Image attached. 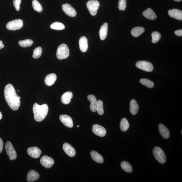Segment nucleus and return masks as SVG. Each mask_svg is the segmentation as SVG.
I'll return each instance as SVG.
<instances>
[{
    "label": "nucleus",
    "mask_w": 182,
    "mask_h": 182,
    "mask_svg": "<svg viewBox=\"0 0 182 182\" xmlns=\"http://www.w3.org/2000/svg\"><path fill=\"white\" fill-rule=\"evenodd\" d=\"M39 178V174L37 172L31 170L28 173L27 180L28 182H33L38 180Z\"/></svg>",
    "instance_id": "a211bd4d"
},
{
    "label": "nucleus",
    "mask_w": 182,
    "mask_h": 182,
    "mask_svg": "<svg viewBox=\"0 0 182 182\" xmlns=\"http://www.w3.org/2000/svg\"><path fill=\"white\" fill-rule=\"evenodd\" d=\"M4 146V143L3 141H2V139L0 138V153H1L2 152V150H3Z\"/></svg>",
    "instance_id": "58836bf2"
},
{
    "label": "nucleus",
    "mask_w": 182,
    "mask_h": 182,
    "mask_svg": "<svg viewBox=\"0 0 182 182\" xmlns=\"http://www.w3.org/2000/svg\"><path fill=\"white\" fill-rule=\"evenodd\" d=\"M140 82L141 84L148 88H152L154 86V83L147 79H141L140 80Z\"/></svg>",
    "instance_id": "c756f323"
},
{
    "label": "nucleus",
    "mask_w": 182,
    "mask_h": 182,
    "mask_svg": "<svg viewBox=\"0 0 182 182\" xmlns=\"http://www.w3.org/2000/svg\"><path fill=\"white\" fill-rule=\"evenodd\" d=\"M127 7L126 0H119L118 8L119 10L124 11Z\"/></svg>",
    "instance_id": "c9c22d12"
},
{
    "label": "nucleus",
    "mask_w": 182,
    "mask_h": 182,
    "mask_svg": "<svg viewBox=\"0 0 182 182\" xmlns=\"http://www.w3.org/2000/svg\"><path fill=\"white\" fill-rule=\"evenodd\" d=\"M73 94L71 92H67L61 96V101L62 103L65 105L68 104L71 102L73 98Z\"/></svg>",
    "instance_id": "6ab92c4d"
},
{
    "label": "nucleus",
    "mask_w": 182,
    "mask_h": 182,
    "mask_svg": "<svg viewBox=\"0 0 182 182\" xmlns=\"http://www.w3.org/2000/svg\"><path fill=\"white\" fill-rule=\"evenodd\" d=\"M56 79L57 76L55 74L52 73L49 74L45 78V84L48 86H50L54 84Z\"/></svg>",
    "instance_id": "4be33fe9"
},
{
    "label": "nucleus",
    "mask_w": 182,
    "mask_h": 182,
    "mask_svg": "<svg viewBox=\"0 0 182 182\" xmlns=\"http://www.w3.org/2000/svg\"><path fill=\"white\" fill-rule=\"evenodd\" d=\"M60 120L64 125L67 127L72 128L73 126L72 118L67 115H61L59 116Z\"/></svg>",
    "instance_id": "f8f14e48"
},
{
    "label": "nucleus",
    "mask_w": 182,
    "mask_h": 182,
    "mask_svg": "<svg viewBox=\"0 0 182 182\" xmlns=\"http://www.w3.org/2000/svg\"><path fill=\"white\" fill-rule=\"evenodd\" d=\"M152 42L153 43L158 42L161 38L160 33L157 32H153L152 34Z\"/></svg>",
    "instance_id": "f704fd0d"
},
{
    "label": "nucleus",
    "mask_w": 182,
    "mask_h": 182,
    "mask_svg": "<svg viewBox=\"0 0 182 182\" xmlns=\"http://www.w3.org/2000/svg\"><path fill=\"white\" fill-rule=\"evenodd\" d=\"M50 27L51 29L58 30H63L65 28L64 24L58 22L52 23L50 25Z\"/></svg>",
    "instance_id": "7c9ffc66"
},
{
    "label": "nucleus",
    "mask_w": 182,
    "mask_h": 182,
    "mask_svg": "<svg viewBox=\"0 0 182 182\" xmlns=\"http://www.w3.org/2000/svg\"><path fill=\"white\" fill-rule=\"evenodd\" d=\"M4 95L5 100L10 107L13 110H17L20 105L21 98L17 93L13 85L7 84L5 87Z\"/></svg>",
    "instance_id": "f257e3e1"
},
{
    "label": "nucleus",
    "mask_w": 182,
    "mask_h": 182,
    "mask_svg": "<svg viewBox=\"0 0 182 182\" xmlns=\"http://www.w3.org/2000/svg\"><path fill=\"white\" fill-rule=\"evenodd\" d=\"M62 9L64 12L70 17H74L76 15V12L75 9L69 4L62 5Z\"/></svg>",
    "instance_id": "9b49d317"
},
{
    "label": "nucleus",
    "mask_w": 182,
    "mask_h": 182,
    "mask_svg": "<svg viewBox=\"0 0 182 182\" xmlns=\"http://www.w3.org/2000/svg\"><path fill=\"white\" fill-rule=\"evenodd\" d=\"M87 99L90 102V110L93 112H95L96 111L95 109V106L97 103V98L95 96L93 95H88Z\"/></svg>",
    "instance_id": "b1692460"
},
{
    "label": "nucleus",
    "mask_w": 182,
    "mask_h": 182,
    "mask_svg": "<svg viewBox=\"0 0 182 182\" xmlns=\"http://www.w3.org/2000/svg\"><path fill=\"white\" fill-rule=\"evenodd\" d=\"M69 54L68 47L66 44H62L58 47L57 49L56 56L58 59L62 60L68 58Z\"/></svg>",
    "instance_id": "7ed1b4c3"
},
{
    "label": "nucleus",
    "mask_w": 182,
    "mask_h": 182,
    "mask_svg": "<svg viewBox=\"0 0 182 182\" xmlns=\"http://www.w3.org/2000/svg\"><path fill=\"white\" fill-rule=\"evenodd\" d=\"M108 24L105 23L101 27L99 32V36L101 39L104 40L105 39L107 36L108 33Z\"/></svg>",
    "instance_id": "5701e85b"
},
{
    "label": "nucleus",
    "mask_w": 182,
    "mask_h": 182,
    "mask_svg": "<svg viewBox=\"0 0 182 182\" xmlns=\"http://www.w3.org/2000/svg\"><path fill=\"white\" fill-rule=\"evenodd\" d=\"M79 45L81 51L83 53L86 52L88 48V41L87 38L84 36L81 38L79 41Z\"/></svg>",
    "instance_id": "f3484780"
},
{
    "label": "nucleus",
    "mask_w": 182,
    "mask_h": 182,
    "mask_svg": "<svg viewBox=\"0 0 182 182\" xmlns=\"http://www.w3.org/2000/svg\"><path fill=\"white\" fill-rule=\"evenodd\" d=\"M21 0H13V3L14 7L17 11H19L20 8V4L21 3Z\"/></svg>",
    "instance_id": "e433bc0d"
},
{
    "label": "nucleus",
    "mask_w": 182,
    "mask_h": 182,
    "mask_svg": "<svg viewBox=\"0 0 182 182\" xmlns=\"http://www.w3.org/2000/svg\"><path fill=\"white\" fill-rule=\"evenodd\" d=\"M136 66L137 68L147 72H152L154 69L152 64L146 61H138L136 62Z\"/></svg>",
    "instance_id": "0eeeda50"
},
{
    "label": "nucleus",
    "mask_w": 182,
    "mask_h": 182,
    "mask_svg": "<svg viewBox=\"0 0 182 182\" xmlns=\"http://www.w3.org/2000/svg\"><path fill=\"white\" fill-rule=\"evenodd\" d=\"M32 6L34 10L36 12H41L43 11V7L41 4L37 0H33Z\"/></svg>",
    "instance_id": "2f4dec72"
},
{
    "label": "nucleus",
    "mask_w": 182,
    "mask_h": 182,
    "mask_svg": "<svg viewBox=\"0 0 182 182\" xmlns=\"http://www.w3.org/2000/svg\"><path fill=\"white\" fill-rule=\"evenodd\" d=\"M158 130L163 138L165 139H167L170 136V132L165 125L160 124L158 125Z\"/></svg>",
    "instance_id": "2eb2a0df"
},
{
    "label": "nucleus",
    "mask_w": 182,
    "mask_h": 182,
    "mask_svg": "<svg viewBox=\"0 0 182 182\" xmlns=\"http://www.w3.org/2000/svg\"><path fill=\"white\" fill-rule=\"evenodd\" d=\"M142 14L146 18L150 20H154L157 18L155 13L150 8L143 12Z\"/></svg>",
    "instance_id": "412c9836"
},
{
    "label": "nucleus",
    "mask_w": 182,
    "mask_h": 182,
    "mask_svg": "<svg viewBox=\"0 0 182 182\" xmlns=\"http://www.w3.org/2000/svg\"><path fill=\"white\" fill-rule=\"evenodd\" d=\"M139 109V106L136 101L132 99L130 101L129 105V111L133 115H135L137 114Z\"/></svg>",
    "instance_id": "aec40b11"
},
{
    "label": "nucleus",
    "mask_w": 182,
    "mask_h": 182,
    "mask_svg": "<svg viewBox=\"0 0 182 182\" xmlns=\"http://www.w3.org/2000/svg\"><path fill=\"white\" fill-rule=\"evenodd\" d=\"M23 26L22 20L18 19L12 20L8 23L6 25V28L9 30H16L20 29Z\"/></svg>",
    "instance_id": "423d86ee"
},
{
    "label": "nucleus",
    "mask_w": 182,
    "mask_h": 182,
    "mask_svg": "<svg viewBox=\"0 0 182 182\" xmlns=\"http://www.w3.org/2000/svg\"><path fill=\"white\" fill-rule=\"evenodd\" d=\"M5 149L10 160H14L16 159L17 156V153L11 142H7L5 145Z\"/></svg>",
    "instance_id": "6e6552de"
},
{
    "label": "nucleus",
    "mask_w": 182,
    "mask_h": 182,
    "mask_svg": "<svg viewBox=\"0 0 182 182\" xmlns=\"http://www.w3.org/2000/svg\"><path fill=\"white\" fill-rule=\"evenodd\" d=\"M181 134H182V130H181Z\"/></svg>",
    "instance_id": "c03bdc74"
},
{
    "label": "nucleus",
    "mask_w": 182,
    "mask_h": 182,
    "mask_svg": "<svg viewBox=\"0 0 182 182\" xmlns=\"http://www.w3.org/2000/svg\"><path fill=\"white\" fill-rule=\"evenodd\" d=\"M93 133L100 137H104L106 134V130L104 127L98 124L93 125L92 127Z\"/></svg>",
    "instance_id": "1a4fd4ad"
},
{
    "label": "nucleus",
    "mask_w": 182,
    "mask_h": 182,
    "mask_svg": "<svg viewBox=\"0 0 182 182\" xmlns=\"http://www.w3.org/2000/svg\"><path fill=\"white\" fill-rule=\"evenodd\" d=\"M90 155L92 159L96 162L99 163H103L104 158L102 156L95 151H92L90 152Z\"/></svg>",
    "instance_id": "393cba45"
},
{
    "label": "nucleus",
    "mask_w": 182,
    "mask_h": 182,
    "mask_svg": "<svg viewBox=\"0 0 182 182\" xmlns=\"http://www.w3.org/2000/svg\"><path fill=\"white\" fill-rule=\"evenodd\" d=\"M121 167L122 169L126 172L131 173L132 171V166L129 163L126 161H123L121 163Z\"/></svg>",
    "instance_id": "cd10ccee"
},
{
    "label": "nucleus",
    "mask_w": 182,
    "mask_h": 182,
    "mask_svg": "<svg viewBox=\"0 0 182 182\" xmlns=\"http://www.w3.org/2000/svg\"><path fill=\"white\" fill-rule=\"evenodd\" d=\"M129 124L128 121L126 118H123L121 119L120 127L121 130L122 132H126L129 129Z\"/></svg>",
    "instance_id": "bb28decb"
},
{
    "label": "nucleus",
    "mask_w": 182,
    "mask_h": 182,
    "mask_svg": "<svg viewBox=\"0 0 182 182\" xmlns=\"http://www.w3.org/2000/svg\"><path fill=\"white\" fill-rule=\"evenodd\" d=\"M169 16L177 20H182V11L178 9H171L168 12Z\"/></svg>",
    "instance_id": "dca6fc26"
},
{
    "label": "nucleus",
    "mask_w": 182,
    "mask_h": 182,
    "mask_svg": "<svg viewBox=\"0 0 182 182\" xmlns=\"http://www.w3.org/2000/svg\"><path fill=\"white\" fill-rule=\"evenodd\" d=\"M4 47V45L3 44L2 41L0 40V49L3 48Z\"/></svg>",
    "instance_id": "ea45409f"
},
{
    "label": "nucleus",
    "mask_w": 182,
    "mask_h": 182,
    "mask_svg": "<svg viewBox=\"0 0 182 182\" xmlns=\"http://www.w3.org/2000/svg\"><path fill=\"white\" fill-rule=\"evenodd\" d=\"M175 34L176 36H182V30H176L175 31Z\"/></svg>",
    "instance_id": "4c0bfd02"
},
{
    "label": "nucleus",
    "mask_w": 182,
    "mask_h": 182,
    "mask_svg": "<svg viewBox=\"0 0 182 182\" xmlns=\"http://www.w3.org/2000/svg\"><path fill=\"white\" fill-rule=\"evenodd\" d=\"M48 110V106L46 104L40 105L37 103H35L33 106V111L36 121L38 122L43 121L47 115Z\"/></svg>",
    "instance_id": "f03ea898"
},
{
    "label": "nucleus",
    "mask_w": 182,
    "mask_h": 182,
    "mask_svg": "<svg viewBox=\"0 0 182 182\" xmlns=\"http://www.w3.org/2000/svg\"><path fill=\"white\" fill-rule=\"evenodd\" d=\"M145 29L141 27H136L132 28L131 31L132 35L135 37H138L144 32Z\"/></svg>",
    "instance_id": "a878e982"
},
{
    "label": "nucleus",
    "mask_w": 182,
    "mask_h": 182,
    "mask_svg": "<svg viewBox=\"0 0 182 182\" xmlns=\"http://www.w3.org/2000/svg\"><path fill=\"white\" fill-rule=\"evenodd\" d=\"M96 111L99 115H103L104 113L103 103L102 101L98 100L97 101L95 106Z\"/></svg>",
    "instance_id": "c85d7f7f"
},
{
    "label": "nucleus",
    "mask_w": 182,
    "mask_h": 182,
    "mask_svg": "<svg viewBox=\"0 0 182 182\" xmlns=\"http://www.w3.org/2000/svg\"><path fill=\"white\" fill-rule=\"evenodd\" d=\"M153 154L156 160L161 164H164L166 161L165 152L159 147H155L153 150Z\"/></svg>",
    "instance_id": "20e7f679"
},
{
    "label": "nucleus",
    "mask_w": 182,
    "mask_h": 182,
    "mask_svg": "<svg viewBox=\"0 0 182 182\" xmlns=\"http://www.w3.org/2000/svg\"><path fill=\"white\" fill-rule=\"evenodd\" d=\"M77 127H79V125L77 126Z\"/></svg>",
    "instance_id": "37998d69"
},
{
    "label": "nucleus",
    "mask_w": 182,
    "mask_h": 182,
    "mask_svg": "<svg viewBox=\"0 0 182 182\" xmlns=\"http://www.w3.org/2000/svg\"><path fill=\"white\" fill-rule=\"evenodd\" d=\"M19 45L22 47H29L32 45L33 43V41L31 40L27 39L24 40L20 41H19Z\"/></svg>",
    "instance_id": "473e14b6"
},
{
    "label": "nucleus",
    "mask_w": 182,
    "mask_h": 182,
    "mask_svg": "<svg viewBox=\"0 0 182 182\" xmlns=\"http://www.w3.org/2000/svg\"><path fill=\"white\" fill-rule=\"evenodd\" d=\"M40 163L44 167L46 168H51L54 163V161L53 158L45 155L41 158Z\"/></svg>",
    "instance_id": "9d476101"
},
{
    "label": "nucleus",
    "mask_w": 182,
    "mask_h": 182,
    "mask_svg": "<svg viewBox=\"0 0 182 182\" xmlns=\"http://www.w3.org/2000/svg\"><path fill=\"white\" fill-rule=\"evenodd\" d=\"M42 48L40 47L36 48L33 51V58L37 59L40 58L42 54Z\"/></svg>",
    "instance_id": "72a5a7b5"
},
{
    "label": "nucleus",
    "mask_w": 182,
    "mask_h": 182,
    "mask_svg": "<svg viewBox=\"0 0 182 182\" xmlns=\"http://www.w3.org/2000/svg\"><path fill=\"white\" fill-rule=\"evenodd\" d=\"M87 6L91 15L94 16L97 14L100 3L97 0H90L87 2Z\"/></svg>",
    "instance_id": "39448f33"
},
{
    "label": "nucleus",
    "mask_w": 182,
    "mask_h": 182,
    "mask_svg": "<svg viewBox=\"0 0 182 182\" xmlns=\"http://www.w3.org/2000/svg\"><path fill=\"white\" fill-rule=\"evenodd\" d=\"M63 149L66 154L70 157H73L76 155V151L72 146L68 143H64Z\"/></svg>",
    "instance_id": "4468645a"
},
{
    "label": "nucleus",
    "mask_w": 182,
    "mask_h": 182,
    "mask_svg": "<svg viewBox=\"0 0 182 182\" xmlns=\"http://www.w3.org/2000/svg\"><path fill=\"white\" fill-rule=\"evenodd\" d=\"M174 1H176L179 2V1H182V0H174Z\"/></svg>",
    "instance_id": "79ce46f5"
},
{
    "label": "nucleus",
    "mask_w": 182,
    "mask_h": 182,
    "mask_svg": "<svg viewBox=\"0 0 182 182\" xmlns=\"http://www.w3.org/2000/svg\"><path fill=\"white\" fill-rule=\"evenodd\" d=\"M27 153L30 157L35 158H37L40 157L41 154V151L36 147H30L28 148Z\"/></svg>",
    "instance_id": "ddd939ff"
},
{
    "label": "nucleus",
    "mask_w": 182,
    "mask_h": 182,
    "mask_svg": "<svg viewBox=\"0 0 182 182\" xmlns=\"http://www.w3.org/2000/svg\"><path fill=\"white\" fill-rule=\"evenodd\" d=\"M2 113H1V112L0 111V120H1V119H2Z\"/></svg>",
    "instance_id": "a19ab883"
}]
</instances>
